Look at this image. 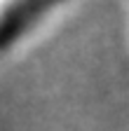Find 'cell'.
Here are the masks:
<instances>
[{
  "mask_svg": "<svg viewBox=\"0 0 129 131\" xmlns=\"http://www.w3.org/2000/svg\"><path fill=\"white\" fill-rule=\"evenodd\" d=\"M66 0H0V54L17 47Z\"/></svg>",
  "mask_w": 129,
  "mask_h": 131,
  "instance_id": "obj_1",
  "label": "cell"
}]
</instances>
